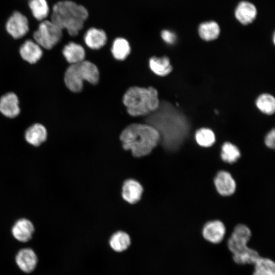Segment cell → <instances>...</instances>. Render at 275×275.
<instances>
[{"label":"cell","instance_id":"obj_19","mask_svg":"<svg viewBox=\"0 0 275 275\" xmlns=\"http://www.w3.org/2000/svg\"><path fill=\"white\" fill-rule=\"evenodd\" d=\"M84 40L86 44L90 48L98 49L106 44V34L102 30L91 28L86 32Z\"/></svg>","mask_w":275,"mask_h":275},{"label":"cell","instance_id":"obj_4","mask_svg":"<svg viewBox=\"0 0 275 275\" xmlns=\"http://www.w3.org/2000/svg\"><path fill=\"white\" fill-rule=\"evenodd\" d=\"M123 102L132 116H147L159 105L158 94L153 87H132L123 96Z\"/></svg>","mask_w":275,"mask_h":275},{"label":"cell","instance_id":"obj_21","mask_svg":"<svg viewBox=\"0 0 275 275\" xmlns=\"http://www.w3.org/2000/svg\"><path fill=\"white\" fill-rule=\"evenodd\" d=\"M149 67L156 75L165 76L169 74L173 70L170 59L166 56L162 57H151L149 61Z\"/></svg>","mask_w":275,"mask_h":275},{"label":"cell","instance_id":"obj_31","mask_svg":"<svg viewBox=\"0 0 275 275\" xmlns=\"http://www.w3.org/2000/svg\"><path fill=\"white\" fill-rule=\"evenodd\" d=\"M253 275H266V274H264L263 273L260 271H259L257 270H254V272H253Z\"/></svg>","mask_w":275,"mask_h":275},{"label":"cell","instance_id":"obj_30","mask_svg":"<svg viewBox=\"0 0 275 275\" xmlns=\"http://www.w3.org/2000/svg\"><path fill=\"white\" fill-rule=\"evenodd\" d=\"M264 142L267 147L274 149L275 146V131L274 129L270 130L266 135Z\"/></svg>","mask_w":275,"mask_h":275},{"label":"cell","instance_id":"obj_26","mask_svg":"<svg viewBox=\"0 0 275 275\" xmlns=\"http://www.w3.org/2000/svg\"><path fill=\"white\" fill-rule=\"evenodd\" d=\"M221 157L225 162L232 163L240 157V152L235 145L230 142H225L222 147Z\"/></svg>","mask_w":275,"mask_h":275},{"label":"cell","instance_id":"obj_12","mask_svg":"<svg viewBox=\"0 0 275 275\" xmlns=\"http://www.w3.org/2000/svg\"><path fill=\"white\" fill-rule=\"evenodd\" d=\"M217 192L222 196H229L236 189V182L231 174L225 171L218 172L214 179Z\"/></svg>","mask_w":275,"mask_h":275},{"label":"cell","instance_id":"obj_6","mask_svg":"<svg viewBox=\"0 0 275 275\" xmlns=\"http://www.w3.org/2000/svg\"><path fill=\"white\" fill-rule=\"evenodd\" d=\"M99 79V73L97 66L88 61L70 65L66 69L64 77L66 87L74 93L82 91L84 81L96 85Z\"/></svg>","mask_w":275,"mask_h":275},{"label":"cell","instance_id":"obj_22","mask_svg":"<svg viewBox=\"0 0 275 275\" xmlns=\"http://www.w3.org/2000/svg\"><path fill=\"white\" fill-rule=\"evenodd\" d=\"M198 33L203 40L206 41H212L218 37L220 33V28L215 21H206L199 25Z\"/></svg>","mask_w":275,"mask_h":275},{"label":"cell","instance_id":"obj_17","mask_svg":"<svg viewBox=\"0 0 275 275\" xmlns=\"http://www.w3.org/2000/svg\"><path fill=\"white\" fill-rule=\"evenodd\" d=\"M132 243L130 235L122 230L113 233L108 239V245L114 252L122 253L128 250Z\"/></svg>","mask_w":275,"mask_h":275},{"label":"cell","instance_id":"obj_8","mask_svg":"<svg viewBox=\"0 0 275 275\" xmlns=\"http://www.w3.org/2000/svg\"><path fill=\"white\" fill-rule=\"evenodd\" d=\"M7 33L14 39L24 37L29 31L28 18L19 11H14L8 18L6 23Z\"/></svg>","mask_w":275,"mask_h":275},{"label":"cell","instance_id":"obj_15","mask_svg":"<svg viewBox=\"0 0 275 275\" xmlns=\"http://www.w3.org/2000/svg\"><path fill=\"white\" fill-rule=\"evenodd\" d=\"M143 191V188L138 181L132 179H128L123 183L122 196L125 201L133 204L140 200Z\"/></svg>","mask_w":275,"mask_h":275},{"label":"cell","instance_id":"obj_20","mask_svg":"<svg viewBox=\"0 0 275 275\" xmlns=\"http://www.w3.org/2000/svg\"><path fill=\"white\" fill-rule=\"evenodd\" d=\"M62 53L67 62L71 65L84 61L85 57L83 47L73 42H70L64 46Z\"/></svg>","mask_w":275,"mask_h":275},{"label":"cell","instance_id":"obj_5","mask_svg":"<svg viewBox=\"0 0 275 275\" xmlns=\"http://www.w3.org/2000/svg\"><path fill=\"white\" fill-rule=\"evenodd\" d=\"M251 235L250 229L244 225L239 224L234 228L227 244L235 263L241 265L254 264L260 257L257 251L247 245Z\"/></svg>","mask_w":275,"mask_h":275},{"label":"cell","instance_id":"obj_3","mask_svg":"<svg viewBox=\"0 0 275 275\" xmlns=\"http://www.w3.org/2000/svg\"><path fill=\"white\" fill-rule=\"evenodd\" d=\"M88 11L83 6L68 0L59 1L52 9L51 21L71 36H75L84 27Z\"/></svg>","mask_w":275,"mask_h":275},{"label":"cell","instance_id":"obj_24","mask_svg":"<svg viewBox=\"0 0 275 275\" xmlns=\"http://www.w3.org/2000/svg\"><path fill=\"white\" fill-rule=\"evenodd\" d=\"M111 51L113 57L116 60H124L130 52V46L125 39L117 38L113 43Z\"/></svg>","mask_w":275,"mask_h":275},{"label":"cell","instance_id":"obj_11","mask_svg":"<svg viewBox=\"0 0 275 275\" xmlns=\"http://www.w3.org/2000/svg\"><path fill=\"white\" fill-rule=\"evenodd\" d=\"M15 262L21 271L25 273H30L34 271L37 266L38 257L32 249L23 248L17 253Z\"/></svg>","mask_w":275,"mask_h":275},{"label":"cell","instance_id":"obj_2","mask_svg":"<svg viewBox=\"0 0 275 275\" xmlns=\"http://www.w3.org/2000/svg\"><path fill=\"white\" fill-rule=\"evenodd\" d=\"M120 139L123 148L130 150L136 157L149 154L160 141L157 131L147 123H133L128 125L122 131Z\"/></svg>","mask_w":275,"mask_h":275},{"label":"cell","instance_id":"obj_27","mask_svg":"<svg viewBox=\"0 0 275 275\" xmlns=\"http://www.w3.org/2000/svg\"><path fill=\"white\" fill-rule=\"evenodd\" d=\"M195 139L199 145L203 147H209L215 141V136L213 131L208 128H201L195 134Z\"/></svg>","mask_w":275,"mask_h":275},{"label":"cell","instance_id":"obj_29","mask_svg":"<svg viewBox=\"0 0 275 275\" xmlns=\"http://www.w3.org/2000/svg\"><path fill=\"white\" fill-rule=\"evenodd\" d=\"M161 37L167 44H173L177 40L176 34L172 31L164 30L161 32Z\"/></svg>","mask_w":275,"mask_h":275},{"label":"cell","instance_id":"obj_18","mask_svg":"<svg viewBox=\"0 0 275 275\" xmlns=\"http://www.w3.org/2000/svg\"><path fill=\"white\" fill-rule=\"evenodd\" d=\"M47 131L45 127L40 123H35L25 131L24 138L26 141L34 146H39L47 139Z\"/></svg>","mask_w":275,"mask_h":275},{"label":"cell","instance_id":"obj_7","mask_svg":"<svg viewBox=\"0 0 275 275\" xmlns=\"http://www.w3.org/2000/svg\"><path fill=\"white\" fill-rule=\"evenodd\" d=\"M62 30L51 20H44L40 23L33 34L35 41L41 48L51 49L62 39Z\"/></svg>","mask_w":275,"mask_h":275},{"label":"cell","instance_id":"obj_1","mask_svg":"<svg viewBox=\"0 0 275 275\" xmlns=\"http://www.w3.org/2000/svg\"><path fill=\"white\" fill-rule=\"evenodd\" d=\"M169 108L168 104L159 103L154 112L146 116V123L153 126L158 132L161 143L164 149L174 151L178 149L186 135V129L181 128L178 121Z\"/></svg>","mask_w":275,"mask_h":275},{"label":"cell","instance_id":"obj_23","mask_svg":"<svg viewBox=\"0 0 275 275\" xmlns=\"http://www.w3.org/2000/svg\"><path fill=\"white\" fill-rule=\"evenodd\" d=\"M29 7L33 17L38 21L46 19L50 9L46 0H29Z\"/></svg>","mask_w":275,"mask_h":275},{"label":"cell","instance_id":"obj_25","mask_svg":"<svg viewBox=\"0 0 275 275\" xmlns=\"http://www.w3.org/2000/svg\"><path fill=\"white\" fill-rule=\"evenodd\" d=\"M257 108L263 113L271 115L275 112V99L274 97L267 93L259 95L256 100Z\"/></svg>","mask_w":275,"mask_h":275},{"label":"cell","instance_id":"obj_10","mask_svg":"<svg viewBox=\"0 0 275 275\" xmlns=\"http://www.w3.org/2000/svg\"><path fill=\"white\" fill-rule=\"evenodd\" d=\"M225 233V226L223 222L218 220L207 222L202 229L204 239L214 244L220 243L223 240Z\"/></svg>","mask_w":275,"mask_h":275},{"label":"cell","instance_id":"obj_28","mask_svg":"<svg viewBox=\"0 0 275 275\" xmlns=\"http://www.w3.org/2000/svg\"><path fill=\"white\" fill-rule=\"evenodd\" d=\"M254 264L255 270L266 275H275V264L272 260L260 257Z\"/></svg>","mask_w":275,"mask_h":275},{"label":"cell","instance_id":"obj_9","mask_svg":"<svg viewBox=\"0 0 275 275\" xmlns=\"http://www.w3.org/2000/svg\"><path fill=\"white\" fill-rule=\"evenodd\" d=\"M20 112L19 100L13 92H8L0 98V113L8 118H14Z\"/></svg>","mask_w":275,"mask_h":275},{"label":"cell","instance_id":"obj_14","mask_svg":"<svg viewBox=\"0 0 275 275\" xmlns=\"http://www.w3.org/2000/svg\"><path fill=\"white\" fill-rule=\"evenodd\" d=\"M35 231L34 226L29 219L24 218L17 220L13 226L11 232L13 237L21 242H26L32 237Z\"/></svg>","mask_w":275,"mask_h":275},{"label":"cell","instance_id":"obj_13","mask_svg":"<svg viewBox=\"0 0 275 275\" xmlns=\"http://www.w3.org/2000/svg\"><path fill=\"white\" fill-rule=\"evenodd\" d=\"M19 51L21 58L31 64L38 62L43 54L41 46L32 40L24 41L20 46Z\"/></svg>","mask_w":275,"mask_h":275},{"label":"cell","instance_id":"obj_16","mask_svg":"<svg viewBox=\"0 0 275 275\" xmlns=\"http://www.w3.org/2000/svg\"><path fill=\"white\" fill-rule=\"evenodd\" d=\"M257 9L252 3L242 1L237 6L235 16L237 20L243 25L252 23L257 16Z\"/></svg>","mask_w":275,"mask_h":275}]
</instances>
